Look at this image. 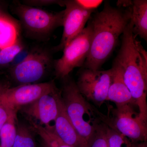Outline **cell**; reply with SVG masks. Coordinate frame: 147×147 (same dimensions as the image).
Returning <instances> with one entry per match:
<instances>
[{"label": "cell", "instance_id": "9c48e42d", "mask_svg": "<svg viewBox=\"0 0 147 147\" xmlns=\"http://www.w3.org/2000/svg\"><path fill=\"white\" fill-rule=\"evenodd\" d=\"M61 90H55L22 108V111L31 123L55 132V121L58 113V99Z\"/></svg>", "mask_w": 147, "mask_h": 147}, {"label": "cell", "instance_id": "3957f363", "mask_svg": "<svg viewBox=\"0 0 147 147\" xmlns=\"http://www.w3.org/2000/svg\"><path fill=\"white\" fill-rule=\"evenodd\" d=\"M62 80L60 90L62 100L83 145L87 147L96 126L103 121L105 115L88 102L79 91L76 82L69 76Z\"/></svg>", "mask_w": 147, "mask_h": 147}, {"label": "cell", "instance_id": "e0dca14e", "mask_svg": "<svg viewBox=\"0 0 147 147\" xmlns=\"http://www.w3.org/2000/svg\"><path fill=\"white\" fill-rule=\"evenodd\" d=\"M106 121L109 147H132L133 144L129 139L121 134L113 127L108 115Z\"/></svg>", "mask_w": 147, "mask_h": 147}, {"label": "cell", "instance_id": "8992f818", "mask_svg": "<svg viewBox=\"0 0 147 147\" xmlns=\"http://www.w3.org/2000/svg\"><path fill=\"white\" fill-rule=\"evenodd\" d=\"M53 63L50 51L34 48L22 62L9 68L11 76L20 85L35 84L43 78Z\"/></svg>", "mask_w": 147, "mask_h": 147}, {"label": "cell", "instance_id": "5b68a950", "mask_svg": "<svg viewBox=\"0 0 147 147\" xmlns=\"http://www.w3.org/2000/svg\"><path fill=\"white\" fill-rule=\"evenodd\" d=\"M92 37L91 25L88 21L87 26L64 48L61 57L54 61L56 78L63 79L74 69L84 66L90 50Z\"/></svg>", "mask_w": 147, "mask_h": 147}, {"label": "cell", "instance_id": "44dd1931", "mask_svg": "<svg viewBox=\"0 0 147 147\" xmlns=\"http://www.w3.org/2000/svg\"><path fill=\"white\" fill-rule=\"evenodd\" d=\"M32 129L40 136L42 141L50 147H72L64 143L54 132L32 124Z\"/></svg>", "mask_w": 147, "mask_h": 147}, {"label": "cell", "instance_id": "484cf974", "mask_svg": "<svg viewBox=\"0 0 147 147\" xmlns=\"http://www.w3.org/2000/svg\"><path fill=\"white\" fill-rule=\"evenodd\" d=\"M12 18V17H11L10 15L7 14L3 11L0 8V19H3V18Z\"/></svg>", "mask_w": 147, "mask_h": 147}, {"label": "cell", "instance_id": "6da1fadb", "mask_svg": "<svg viewBox=\"0 0 147 147\" xmlns=\"http://www.w3.org/2000/svg\"><path fill=\"white\" fill-rule=\"evenodd\" d=\"M130 20L122 34L121 45L113 67L121 72L124 81L139 109L141 120L147 121V53L133 32Z\"/></svg>", "mask_w": 147, "mask_h": 147}, {"label": "cell", "instance_id": "ffe728a7", "mask_svg": "<svg viewBox=\"0 0 147 147\" xmlns=\"http://www.w3.org/2000/svg\"><path fill=\"white\" fill-rule=\"evenodd\" d=\"M106 117L96 126L87 147H109L107 135Z\"/></svg>", "mask_w": 147, "mask_h": 147}, {"label": "cell", "instance_id": "cb8c5ba5", "mask_svg": "<svg viewBox=\"0 0 147 147\" xmlns=\"http://www.w3.org/2000/svg\"><path fill=\"white\" fill-rule=\"evenodd\" d=\"M11 112L12 111L9 110L4 104L1 96L0 90V129L8 120Z\"/></svg>", "mask_w": 147, "mask_h": 147}, {"label": "cell", "instance_id": "4fadbf2b", "mask_svg": "<svg viewBox=\"0 0 147 147\" xmlns=\"http://www.w3.org/2000/svg\"><path fill=\"white\" fill-rule=\"evenodd\" d=\"M113 77L108 90L107 100L115 102L116 106L126 104L136 105L124 81L121 72L113 67Z\"/></svg>", "mask_w": 147, "mask_h": 147}, {"label": "cell", "instance_id": "2e32d148", "mask_svg": "<svg viewBox=\"0 0 147 147\" xmlns=\"http://www.w3.org/2000/svg\"><path fill=\"white\" fill-rule=\"evenodd\" d=\"M17 112L12 111L0 129V147H12L16 134Z\"/></svg>", "mask_w": 147, "mask_h": 147}, {"label": "cell", "instance_id": "ac0fdd59", "mask_svg": "<svg viewBox=\"0 0 147 147\" xmlns=\"http://www.w3.org/2000/svg\"><path fill=\"white\" fill-rule=\"evenodd\" d=\"M12 147H36L30 129L24 124H18L16 134Z\"/></svg>", "mask_w": 147, "mask_h": 147}, {"label": "cell", "instance_id": "9a60e30c", "mask_svg": "<svg viewBox=\"0 0 147 147\" xmlns=\"http://www.w3.org/2000/svg\"><path fill=\"white\" fill-rule=\"evenodd\" d=\"M20 24L13 18L0 19V50L13 45L19 37Z\"/></svg>", "mask_w": 147, "mask_h": 147}, {"label": "cell", "instance_id": "8fae6325", "mask_svg": "<svg viewBox=\"0 0 147 147\" xmlns=\"http://www.w3.org/2000/svg\"><path fill=\"white\" fill-rule=\"evenodd\" d=\"M63 33L59 44L54 48L56 52L62 51L74 38L79 34L94 11L85 9L76 0L64 1Z\"/></svg>", "mask_w": 147, "mask_h": 147}, {"label": "cell", "instance_id": "7402d4cb", "mask_svg": "<svg viewBox=\"0 0 147 147\" xmlns=\"http://www.w3.org/2000/svg\"><path fill=\"white\" fill-rule=\"evenodd\" d=\"M23 4L30 6L38 7H39L47 6L58 5L61 6H64V1L57 0H26L23 2Z\"/></svg>", "mask_w": 147, "mask_h": 147}, {"label": "cell", "instance_id": "5bb4252c", "mask_svg": "<svg viewBox=\"0 0 147 147\" xmlns=\"http://www.w3.org/2000/svg\"><path fill=\"white\" fill-rule=\"evenodd\" d=\"M134 35L147 40V1L134 0L129 6Z\"/></svg>", "mask_w": 147, "mask_h": 147}, {"label": "cell", "instance_id": "d6986e66", "mask_svg": "<svg viewBox=\"0 0 147 147\" xmlns=\"http://www.w3.org/2000/svg\"><path fill=\"white\" fill-rule=\"evenodd\" d=\"M20 38L14 44L0 50V67H9L18 53L25 48Z\"/></svg>", "mask_w": 147, "mask_h": 147}, {"label": "cell", "instance_id": "83f0119b", "mask_svg": "<svg viewBox=\"0 0 147 147\" xmlns=\"http://www.w3.org/2000/svg\"><path fill=\"white\" fill-rule=\"evenodd\" d=\"M42 147H50L48 146L45 143H44V142H42Z\"/></svg>", "mask_w": 147, "mask_h": 147}, {"label": "cell", "instance_id": "4316f807", "mask_svg": "<svg viewBox=\"0 0 147 147\" xmlns=\"http://www.w3.org/2000/svg\"><path fill=\"white\" fill-rule=\"evenodd\" d=\"M132 147H147L146 142H141L136 145H133Z\"/></svg>", "mask_w": 147, "mask_h": 147}, {"label": "cell", "instance_id": "ba28073f", "mask_svg": "<svg viewBox=\"0 0 147 147\" xmlns=\"http://www.w3.org/2000/svg\"><path fill=\"white\" fill-rule=\"evenodd\" d=\"M113 74L112 68L94 70L84 68L79 71L76 84L86 99L100 106L107 100Z\"/></svg>", "mask_w": 147, "mask_h": 147}, {"label": "cell", "instance_id": "d4e9b609", "mask_svg": "<svg viewBox=\"0 0 147 147\" xmlns=\"http://www.w3.org/2000/svg\"><path fill=\"white\" fill-rule=\"evenodd\" d=\"M31 50H29L28 49L25 47L22 51H21L18 55H16L14 58V59L12 61L9 65V68L15 66L18 64L21 63L27 57V56L30 54Z\"/></svg>", "mask_w": 147, "mask_h": 147}, {"label": "cell", "instance_id": "7a4b0ae2", "mask_svg": "<svg viewBox=\"0 0 147 147\" xmlns=\"http://www.w3.org/2000/svg\"><path fill=\"white\" fill-rule=\"evenodd\" d=\"M130 18L129 7L116 8L106 2L101 11L91 17L88 21L92 31L91 45L84 68L100 69L115 48Z\"/></svg>", "mask_w": 147, "mask_h": 147}, {"label": "cell", "instance_id": "52a82bcc", "mask_svg": "<svg viewBox=\"0 0 147 147\" xmlns=\"http://www.w3.org/2000/svg\"><path fill=\"white\" fill-rule=\"evenodd\" d=\"M57 88L54 81L19 85L11 88L8 84L0 82L1 96L4 104L10 111L17 112L21 107L30 104Z\"/></svg>", "mask_w": 147, "mask_h": 147}, {"label": "cell", "instance_id": "603a6c76", "mask_svg": "<svg viewBox=\"0 0 147 147\" xmlns=\"http://www.w3.org/2000/svg\"><path fill=\"white\" fill-rule=\"evenodd\" d=\"M76 2L83 8L88 10L95 11L102 3V1H88V0H76Z\"/></svg>", "mask_w": 147, "mask_h": 147}, {"label": "cell", "instance_id": "30bf717a", "mask_svg": "<svg viewBox=\"0 0 147 147\" xmlns=\"http://www.w3.org/2000/svg\"><path fill=\"white\" fill-rule=\"evenodd\" d=\"M131 104L116 106L110 117L113 127L121 134L134 142H146L147 123L140 119Z\"/></svg>", "mask_w": 147, "mask_h": 147}, {"label": "cell", "instance_id": "7c38bea8", "mask_svg": "<svg viewBox=\"0 0 147 147\" xmlns=\"http://www.w3.org/2000/svg\"><path fill=\"white\" fill-rule=\"evenodd\" d=\"M65 144L72 147H85L66 111L61 94L58 99V113L55 121V132Z\"/></svg>", "mask_w": 147, "mask_h": 147}, {"label": "cell", "instance_id": "277c9868", "mask_svg": "<svg viewBox=\"0 0 147 147\" xmlns=\"http://www.w3.org/2000/svg\"><path fill=\"white\" fill-rule=\"evenodd\" d=\"M12 10L19 19L20 27L27 36L33 38H46L55 29L63 26L64 10L50 12L19 2L13 5Z\"/></svg>", "mask_w": 147, "mask_h": 147}]
</instances>
